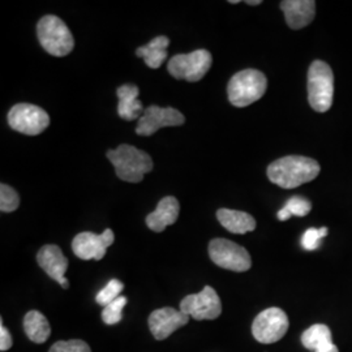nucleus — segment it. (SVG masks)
<instances>
[{
    "mask_svg": "<svg viewBox=\"0 0 352 352\" xmlns=\"http://www.w3.org/2000/svg\"><path fill=\"white\" fill-rule=\"evenodd\" d=\"M266 88L267 80L261 71L244 69L231 77L227 85V94L235 107H247L261 100Z\"/></svg>",
    "mask_w": 352,
    "mask_h": 352,
    "instance_id": "4",
    "label": "nucleus"
},
{
    "mask_svg": "<svg viewBox=\"0 0 352 352\" xmlns=\"http://www.w3.org/2000/svg\"><path fill=\"white\" fill-rule=\"evenodd\" d=\"M280 10L285 13L287 25L299 30L309 25L316 14L315 0H283L280 1Z\"/></svg>",
    "mask_w": 352,
    "mask_h": 352,
    "instance_id": "15",
    "label": "nucleus"
},
{
    "mask_svg": "<svg viewBox=\"0 0 352 352\" xmlns=\"http://www.w3.org/2000/svg\"><path fill=\"white\" fill-rule=\"evenodd\" d=\"M37 36L43 50L56 58H63L71 54L75 47V39L71 30L62 19L54 14L43 16L39 20Z\"/></svg>",
    "mask_w": 352,
    "mask_h": 352,
    "instance_id": "3",
    "label": "nucleus"
},
{
    "mask_svg": "<svg viewBox=\"0 0 352 352\" xmlns=\"http://www.w3.org/2000/svg\"><path fill=\"white\" fill-rule=\"evenodd\" d=\"M320 171V164L312 158L287 155L269 164L266 174L273 184L280 188L292 189L312 182Z\"/></svg>",
    "mask_w": 352,
    "mask_h": 352,
    "instance_id": "1",
    "label": "nucleus"
},
{
    "mask_svg": "<svg viewBox=\"0 0 352 352\" xmlns=\"http://www.w3.org/2000/svg\"><path fill=\"white\" fill-rule=\"evenodd\" d=\"M311 210H312L311 201L305 200L304 197H300V196H294L278 212L277 217L279 221H287L292 215L305 217Z\"/></svg>",
    "mask_w": 352,
    "mask_h": 352,
    "instance_id": "22",
    "label": "nucleus"
},
{
    "mask_svg": "<svg viewBox=\"0 0 352 352\" xmlns=\"http://www.w3.org/2000/svg\"><path fill=\"white\" fill-rule=\"evenodd\" d=\"M20 206V197L19 193L10 186L1 184L0 186V210L3 213L14 212Z\"/></svg>",
    "mask_w": 352,
    "mask_h": 352,
    "instance_id": "25",
    "label": "nucleus"
},
{
    "mask_svg": "<svg viewBox=\"0 0 352 352\" xmlns=\"http://www.w3.org/2000/svg\"><path fill=\"white\" fill-rule=\"evenodd\" d=\"M106 155L115 167L116 176L126 183H140L153 170L151 155L128 144L107 151Z\"/></svg>",
    "mask_w": 352,
    "mask_h": 352,
    "instance_id": "2",
    "label": "nucleus"
},
{
    "mask_svg": "<svg viewBox=\"0 0 352 352\" xmlns=\"http://www.w3.org/2000/svg\"><path fill=\"white\" fill-rule=\"evenodd\" d=\"M49 352H91L88 343L81 340H59L51 346Z\"/></svg>",
    "mask_w": 352,
    "mask_h": 352,
    "instance_id": "27",
    "label": "nucleus"
},
{
    "mask_svg": "<svg viewBox=\"0 0 352 352\" xmlns=\"http://www.w3.org/2000/svg\"><path fill=\"white\" fill-rule=\"evenodd\" d=\"M115 235L111 228H106L101 235L94 232H81L72 241V251L81 260L100 261L110 245H113Z\"/></svg>",
    "mask_w": 352,
    "mask_h": 352,
    "instance_id": "12",
    "label": "nucleus"
},
{
    "mask_svg": "<svg viewBox=\"0 0 352 352\" xmlns=\"http://www.w3.org/2000/svg\"><path fill=\"white\" fill-rule=\"evenodd\" d=\"M289 327L287 315L280 308L273 307L265 309L254 318L252 334L257 342L270 344L282 340L286 336Z\"/></svg>",
    "mask_w": 352,
    "mask_h": 352,
    "instance_id": "9",
    "label": "nucleus"
},
{
    "mask_svg": "<svg viewBox=\"0 0 352 352\" xmlns=\"http://www.w3.org/2000/svg\"><path fill=\"white\" fill-rule=\"evenodd\" d=\"M331 342V331L329 327L324 324H316L302 333V346L311 351L316 352Z\"/></svg>",
    "mask_w": 352,
    "mask_h": 352,
    "instance_id": "21",
    "label": "nucleus"
},
{
    "mask_svg": "<svg viewBox=\"0 0 352 352\" xmlns=\"http://www.w3.org/2000/svg\"><path fill=\"white\" fill-rule=\"evenodd\" d=\"M209 256L222 269L243 273L252 266L251 256L239 244L227 239H214L209 244Z\"/></svg>",
    "mask_w": 352,
    "mask_h": 352,
    "instance_id": "8",
    "label": "nucleus"
},
{
    "mask_svg": "<svg viewBox=\"0 0 352 352\" xmlns=\"http://www.w3.org/2000/svg\"><path fill=\"white\" fill-rule=\"evenodd\" d=\"M180 311L193 320H215L222 314V302L210 286L204 287L201 292L186 296L180 302Z\"/></svg>",
    "mask_w": 352,
    "mask_h": 352,
    "instance_id": "10",
    "label": "nucleus"
},
{
    "mask_svg": "<svg viewBox=\"0 0 352 352\" xmlns=\"http://www.w3.org/2000/svg\"><path fill=\"white\" fill-rule=\"evenodd\" d=\"M8 124L16 132L37 136L50 126V116L36 104L17 103L8 113Z\"/></svg>",
    "mask_w": 352,
    "mask_h": 352,
    "instance_id": "7",
    "label": "nucleus"
},
{
    "mask_svg": "<svg viewBox=\"0 0 352 352\" xmlns=\"http://www.w3.org/2000/svg\"><path fill=\"white\" fill-rule=\"evenodd\" d=\"M124 289V285L123 282H120L119 279H111L103 289L98 292L96 300L103 307H107L110 302H113V300H116L122 291Z\"/></svg>",
    "mask_w": 352,
    "mask_h": 352,
    "instance_id": "24",
    "label": "nucleus"
},
{
    "mask_svg": "<svg viewBox=\"0 0 352 352\" xmlns=\"http://www.w3.org/2000/svg\"><path fill=\"white\" fill-rule=\"evenodd\" d=\"M316 352H340L338 347L331 342V343H327V346L321 347L320 350H317Z\"/></svg>",
    "mask_w": 352,
    "mask_h": 352,
    "instance_id": "29",
    "label": "nucleus"
},
{
    "mask_svg": "<svg viewBox=\"0 0 352 352\" xmlns=\"http://www.w3.org/2000/svg\"><path fill=\"white\" fill-rule=\"evenodd\" d=\"M212 63V54L208 50L200 49L189 54H179L173 56L168 60L167 69L168 74L177 80L197 82L208 74Z\"/></svg>",
    "mask_w": 352,
    "mask_h": 352,
    "instance_id": "6",
    "label": "nucleus"
},
{
    "mask_svg": "<svg viewBox=\"0 0 352 352\" xmlns=\"http://www.w3.org/2000/svg\"><path fill=\"white\" fill-rule=\"evenodd\" d=\"M12 336L10 334L8 329L1 324L0 327V351H7L12 347Z\"/></svg>",
    "mask_w": 352,
    "mask_h": 352,
    "instance_id": "28",
    "label": "nucleus"
},
{
    "mask_svg": "<svg viewBox=\"0 0 352 352\" xmlns=\"http://www.w3.org/2000/svg\"><path fill=\"white\" fill-rule=\"evenodd\" d=\"M228 3H231V4H238V3H239V0H230Z\"/></svg>",
    "mask_w": 352,
    "mask_h": 352,
    "instance_id": "31",
    "label": "nucleus"
},
{
    "mask_svg": "<svg viewBox=\"0 0 352 352\" xmlns=\"http://www.w3.org/2000/svg\"><path fill=\"white\" fill-rule=\"evenodd\" d=\"M327 235V227L308 228L302 236V245L305 251H315L321 245V240Z\"/></svg>",
    "mask_w": 352,
    "mask_h": 352,
    "instance_id": "26",
    "label": "nucleus"
},
{
    "mask_svg": "<svg viewBox=\"0 0 352 352\" xmlns=\"http://www.w3.org/2000/svg\"><path fill=\"white\" fill-rule=\"evenodd\" d=\"M24 329L28 338L34 343H45L50 337L49 320L38 311H30L26 314Z\"/></svg>",
    "mask_w": 352,
    "mask_h": 352,
    "instance_id": "20",
    "label": "nucleus"
},
{
    "mask_svg": "<svg viewBox=\"0 0 352 352\" xmlns=\"http://www.w3.org/2000/svg\"><path fill=\"white\" fill-rule=\"evenodd\" d=\"M334 75L329 64L315 60L308 69V102L317 113H327L333 104Z\"/></svg>",
    "mask_w": 352,
    "mask_h": 352,
    "instance_id": "5",
    "label": "nucleus"
},
{
    "mask_svg": "<svg viewBox=\"0 0 352 352\" xmlns=\"http://www.w3.org/2000/svg\"><path fill=\"white\" fill-rule=\"evenodd\" d=\"M217 218L219 223L232 234H247L253 231L257 223L251 214L231 210V209H219L217 212Z\"/></svg>",
    "mask_w": 352,
    "mask_h": 352,
    "instance_id": "18",
    "label": "nucleus"
},
{
    "mask_svg": "<svg viewBox=\"0 0 352 352\" xmlns=\"http://www.w3.org/2000/svg\"><path fill=\"white\" fill-rule=\"evenodd\" d=\"M248 6H258V4H261L263 1L261 0H247L245 1Z\"/></svg>",
    "mask_w": 352,
    "mask_h": 352,
    "instance_id": "30",
    "label": "nucleus"
},
{
    "mask_svg": "<svg viewBox=\"0 0 352 352\" xmlns=\"http://www.w3.org/2000/svg\"><path fill=\"white\" fill-rule=\"evenodd\" d=\"M180 205L174 196H166L158 202L157 209L146 217V225L154 232H162L164 228L174 225L179 217Z\"/></svg>",
    "mask_w": 352,
    "mask_h": 352,
    "instance_id": "16",
    "label": "nucleus"
},
{
    "mask_svg": "<svg viewBox=\"0 0 352 352\" xmlns=\"http://www.w3.org/2000/svg\"><path fill=\"white\" fill-rule=\"evenodd\" d=\"M189 316L174 308L166 307L155 309L149 316V327L154 338L164 340L168 338L179 327H184L189 322Z\"/></svg>",
    "mask_w": 352,
    "mask_h": 352,
    "instance_id": "13",
    "label": "nucleus"
},
{
    "mask_svg": "<svg viewBox=\"0 0 352 352\" xmlns=\"http://www.w3.org/2000/svg\"><path fill=\"white\" fill-rule=\"evenodd\" d=\"M140 90L133 84H124L116 90L119 103H118V115L124 120L140 119L144 113L142 103L139 101Z\"/></svg>",
    "mask_w": 352,
    "mask_h": 352,
    "instance_id": "17",
    "label": "nucleus"
},
{
    "mask_svg": "<svg viewBox=\"0 0 352 352\" xmlns=\"http://www.w3.org/2000/svg\"><path fill=\"white\" fill-rule=\"evenodd\" d=\"M184 115L174 107L149 106L139 119L136 133L139 136H151L164 126H183Z\"/></svg>",
    "mask_w": 352,
    "mask_h": 352,
    "instance_id": "11",
    "label": "nucleus"
},
{
    "mask_svg": "<svg viewBox=\"0 0 352 352\" xmlns=\"http://www.w3.org/2000/svg\"><path fill=\"white\" fill-rule=\"evenodd\" d=\"M126 305V298L119 296L116 300L110 302L104 309L102 311V320L107 325H115L120 322L123 317V309Z\"/></svg>",
    "mask_w": 352,
    "mask_h": 352,
    "instance_id": "23",
    "label": "nucleus"
},
{
    "mask_svg": "<svg viewBox=\"0 0 352 352\" xmlns=\"http://www.w3.org/2000/svg\"><path fill=\"white\" fill-rule=\"evenodd\" d=\"M170 45V39L164 36L151 39L145 46H141L136 51V55L142 58L145 64L151 69H158L167 58V47Z\"/></svg>",
    "mask_w": 352,
    "mask_h": 352,
    "instance_id": "19",
    "label": "nucleus"
},
{
    "mask_svg": "<svg viewBox=\"0 0 352 352\" xmlns=\"http://www.w3.org/2000/svg\"><path fill=\"white\" fill-rule=\"evenodd\" d=\"M37 261L43 272L54 280H56L63 289L69 287V282L65 278V272L68 270V260L58 245H43L38 252Z\"/></svg>",
    "mask_w": 352,
    "mask_h": 352,
    "instance_id": "14",
    "label": "nucleus"
}]
</instances>
